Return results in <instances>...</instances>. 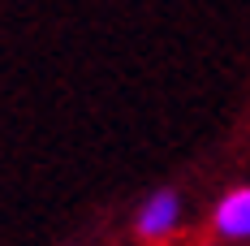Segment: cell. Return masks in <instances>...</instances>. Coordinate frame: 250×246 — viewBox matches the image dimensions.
I'll use <instances>...</instances> for the list:
<instances>
[{"instance_id":"obj_2","label":"cell","mask_w":250,"mask_h":246,"mask_svg":"<svg viewBox=\"0 0 250 246\" xmlns=\"http://www.w3.org/2000/svg\"><path fill=\"white\" fill-rule=\"evenodd\" d=\"M216 233L220 238H233V242H250V186H237L229 190L220 203H216Z\"/></svg>"},{"instance_id":"obj_1","label":"cell","mask_w":250,"mask_h":246,"mask_svg":"<svg viewBox=\"0 0 250 246\" xmlns=\"http://www.w3.org/2000/svg\"><path fill=\"white\" fill-rule=\"evenodd\" d=\"M177 224H181V199H177L173 190H155V195L138 207L134 229H138L143 242H164Z\"/></svg>"}]
</instances>
